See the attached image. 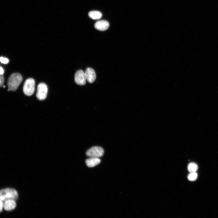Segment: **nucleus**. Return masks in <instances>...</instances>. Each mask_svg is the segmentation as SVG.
Instances as JSON below:
<instances>
[{
	"label": "nucleus",
	"instance_id": "nucleus-18",
	"mask_svg": "<svg viewBox=\"0 0 218 218\" xmlns=\"http://www.w3.org/2000/svg\"><path fill=\"white\" fill-rule=\"evenodd\" d=\"M5 86H4V85L3 86V88H5Z\"/></svg>",
	"mask_w": 218,
	"mask_h": 218
},
{
	"label": "nucleus",
	"instance_id": "nucleus-17",
	"mask_svg": "<svg viewBox=\"0 0 218 218\" xmlns=\"http://www.w3.org/2000/svg\"><path fill=\"white\" fill-rule=\"evenodd\" d=\"M3 206V202L0 201V212H2V208Z\"/></svg>",
	"mask_w": 218,
	"mask_h": 218
},
{
	"label": "nucleus",
	"instance_id": "nucleus-15",
	"mask_svg": "<svg viewBox=\"0 0 218 218\" xmlns=\"http://www.w3.org/2000/svg\"><path fill=\"white\" fill-rule=\"evenodd\" d=\"M4 81V77L3 75L0 74V86L2 87Z\"/></svg>",
	"mask_w": 218,
	"mask_h": 218
},
{
	"label": "nucleus",
	"instance_id": "nucleus-9",
	"mask_svg": "<svg viewBox=\"0 0 218 218\" xmlns=\"http://www.w3.org/2000/svg\"><path fill=\"white\" fill-rule=\"evenodd\" d=\"M16 204L15 200H8L5 201L3 203V207L6 211H10L14 209L16 207Z\"/></svg>",
	"mask_w": 218,
	"mask_h": 218
},
{
	"label": "nucleus",
	"instance_id": "nucleus-1",
	"mask_svg": "<svg viewBox=\"0 0 218 218\" xmlns=\"http://www.w3.org/2000/svg\"><path fill=\"white\" fill-rule=\"evenodd\" d=\"M22 80L21 75L18 73H14L9 77L8 81V91L16 90Z\"/></svg>",
	"mask_w": 218,
	"mask_h": 218
},
{
	"label": "nucleus",
	"instance_id": "nucleus-5",
	"mask_svg": "<svg viewBox=\"0 0 218 218\" xmlns=\"http://www.w3.org/2000/svg\"><path fill=\"white\" fill-rule=\"evenodd\" d=\"M48 91V87L46 84L43 83L39 84L36 94L37 98L40 100H45L47 97Z\"/></svg>",
	"mask_w": 218,
	"mask_h": 218
},
{
	"label": "nucleus",
	"instance_id": "nucleus-12",
	"mask_svg": "<svg viewBox=\"0 0 218 218\" xmlns=\"http://www.w3.org/2000/svg\"><path fill=\"white\" fill-rule=\"evenodd\" d=\"M198 169L197 165L194 163H190L188 166L187 169L190 173L196 172Z\"/></svg>",
	"mask_w": 218,
	"mask_h": 218
},
{
	"label": "nucleus",
	"instance_id": "nucleus-16",
	"mask_svg": "<svg viewBox=\"0 0 218 218\" xmlns=\"http://www.w3.org/2000/svg\"><path fill=\"white\" fill-rule=\"evenodd\" d=\"M4 73V70L3 68L1 66L0 67V74H3Z\"/></svg>",
	"mask_w": 218,
	"mask_h": 218
},
{
	"label": "nucleus",
	"instance_id": "nucleus-14",
	"mask_svg": "<svg viewBox=\"0 0 218 218\" xmlns=\"http://www.w3.org/2000/svg\"><path fill=\"white\" fill-rule=\"evenodd\" d=\"M0 62L3 64H7L9 62V60L6 58L1 57L0 58Z\"/></svg>",
	"mask_w": 218,
	"mask_h": 218
},
{
	"label": "nucleus",
	"instance_id": "nucleus-3",
	"mask_svg": "<svg viewBox=\"0 0 218 218\" xmlns=\"http://www.w3.org/2000/svg\"><path fill=\"white\" fill-rule=\"evenodd\" d=\"M0 195L3 196L5 199V201L8 200H15L18 197V194L17 191L13 189L7 188L2 189L0 191Z\"/></svg>",
	"mask_w": 218,
	"mask_h": 218
},
{
	"label": "nucleus",
	"instance_id": "nucleus-8",
	"mask_svg": "<svg viewBox=\"0 0 218 218\" xmlns=\"http://www.w3.org/2000/svg\"><path fill=\"white\" fill-rule=\"evenodd\" d=\"M109 26L108 22L105 20L98 21L94 24L95 28L100 31H104L107 30L109 28Z\"/></svg>",
	"mask_w": 218,
	"mask_h": 218
},
{
	"label": "nucleus",
	"instance_id": "nucleus-13",
	"mask_svg": "<svg viewBox=\"0 0 218 218\" xmlns=\"http://www.w3.org/2000/svg\"><path fill=\"white\" fill-rule=\"evenodd\" d=\"M197 177V174L196 172L190 173L188 176L187 178L190 181H193L196 180Z\"/></svg>",
	"mask_w": 218,
	"mask_h": 218
},
{
	"label": "nucleus",
	"instance_id": "nucleus-7",
	"mask_svg": "<svg viewBox=\"0 0 218 218\" xmlns=\"http://www.w3.org/2000/svg\"><path fill=\"white\" fill-rule=\"evenodd\" d=\"M86 80L90 83L94 82L96 78V75L94 70L91 68H88L85 72Z\"/></svg>",
	"mask_w": 218,
	"mask_h": 218
},
{
	"label": "nucleus",
	"instance_id": "nucleus-2",
	"mask_svg": "<svg viewBox=\"0 0 218 218\" xmlns=\"http://www.w3.org/2000/svg\"><path fill=\"white\" fill-rule=\"evenodd\" d=\"M35 82L34 80L32 78L27 79L23 85V91L25 94L28 96L32 95L35 90Z\"/></svg>",
	"mask_w": 218,
	"mask_h": 218
},
{
	"label": "nucleus",
	"instance_id": "nucleus-4",
	"mask_svg": "<svg viewBox=\"0 0 218 218\" xmlns=\"http://www.w3.org/2000/svg\"><path fill=\"white\" fill-rule=\"evenodd\" d=\"M104 154L103 149L99 146H94L88 149L86 152L87 156L90 157L99 158Z\"/></svg>",
	"mask_w": 218,
	"mask_h": 218
},
{
	"label": "nucleus",
	"instance_id": "nucleus-10",
	"mask_svg": "<svg viewBox=\"0 0 218 218\" xmlns=\"http://www.w3.org/2000/svg\"><path fill=\"white\" fill-rule=\"evenodd\" d=\"M101 162L99 158L90 157L85 160L87 166L89 167H92L98 164Z\"/></svg>",
	"mask_w": 218,
	"mask_h": 218
},
{
	"label": "nucleus",
	"instance_id": "nucleus-11",
	"mask_svg": "<svg viewBox=\"0 0 218 218\" xmlns=\"http://www.w3.org/2000/svg\"><path fill=\"white\" fill-rule=\"evenodd\" d=\"M88 16L90 18L94 20L100 19L102 16V13L99 11H93L89 12Z\"/></svg>",
	"mask_w": 218,
	"mask_h": 218
},
{
	"label": "nucleus",
	"instance_id": "nucleus-6",
	"mask_svg": "<svg viewBox=\"0 0 218 218\" xmlns=\"http://www.w3.org/2000/svg\"><path fill=\"white\" fill-rule=\"evenodd\" d=\"M74 80L75 82L78 85L85 84L86 80L85 72L82 70L77 71L75 74Z\"/></svg>",
	"mask_w": 218,
	"mask_h": 218
}]
</instances>
